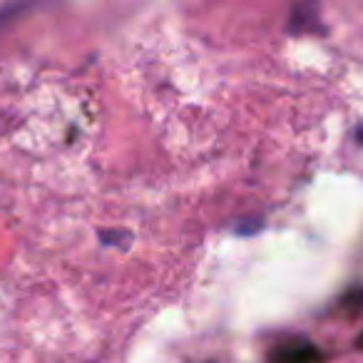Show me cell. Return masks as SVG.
<instances>
[{"label": "cell", "mask_w": 363, "mask_h": 363, "mask_svg": "<svg viewBox=\"0 0 363 363\" xmlns=\"http://www.w3.org/2000/svg\"><path fill=\"white\" fill-rule=\"evenodd\" d=\"M318 358H321L318 351L306 341L284 346V348H279V353H277V363H316Z\"/></svg>", "instance_id": "1"}, {"label": "cell", "mask_w": 363, "mask_h": 363, "mask_svg": "<svg viewBox=\"0 0 363 363\" xmlns=\"http://www.w3.org/2000/svg\"><path fill=\"white\" fill-rule=\"evenodd\" d=\"M318 16L313 8H296L294 11V18H291V26L289 30L291 33H306V30H318Z\"/></svg>", "instance_id": "2"}, {"label": "cell", "mask_w": 363, "mask_h": 363, "mask_svg": "<svg viewBox=\"0 0 363 363\" xmlns=\"http://www.w3.org/2000/svg\"><path fill=\"white\" fill-rule=\"evenodd\" d=\"M130 232H122V229H115V232H100V242L107 244V247H130Z\"/></svg>", "instance_id": "3"}, {"label": "cell", "mask_w": 363, "mask_h": 363, "mask_svg": "<svg viewBox=\"0 0 363 363\" xmlns=\"http://www.w3.org/2000/svg\"><path fill=\"white\" fill-rule=\"evenodd\" d=\"M361 301H363V296H361Z\"/></svg>", "instance_id": "4"}]
</instances>
